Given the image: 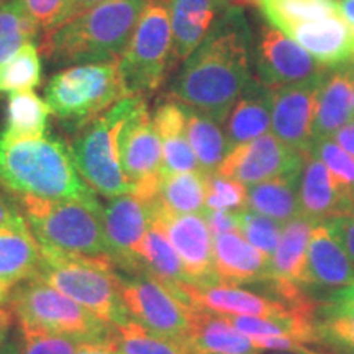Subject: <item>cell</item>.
I'll return each mask as SVG.
<instances>
[{
  "label": "cell",
  "mask_w": 354,
  "mask_h": 354,
  "mask_svg": "<svg viewBox=\"0 0 354 354\" xmlns=\"http://www.w3.org/2000/svg\"><path fill=\"white\" fill-rule=\"evenodd\" d=\"M13 313L10 312L7 304H0V323H12Z\"/></svg>",
  "instance_id": "f907efd6"
},
{
  "label": "cell",
  "mask_w": 354,
  "mask_h": 354,
  "mask_svg": "<svg viewBox=\"0 0 354 354\" xmlns=\"http://www.w3.org/2000/svg\"><path fill=\"white\" fill-rule=\"evenodd\" d=\"M302 162L304 153L286 146L276 135L266 133L250 143L230 149L216 174L238 180L243 185H254L300 172Z\"/></svg>",
  "instance_id": "4fadbf2b"
},
{
  "label": "cell",
  "mask_w": 354,
  "mask_h": 354,
  "mask_svg": "<svg viewBox=\"0 0 354 354\" xmlns=\"http://www.w3.org/2000/svg\"><path fill=\"white\" fill-rule=\"evenodd\" d=\"M41 246L30 230L0 228V295L7 300L12 289L37 277Z\"/></svg>",
  "instance_id": "484cf974"
},
{
  "label": "cell",
  "mask_w": 354,
  "mask_h": 354,
  "mask_svg": "<svg viewBox=\"0 0 354 354\" xmlns=\"http://www.w3.org/2000/svg\"><path fill=\"white\" fill-rule=\"evenodd\" d=\"M346 287H348V289H349V290H351V292H353V294H354V282H353V284H351V286H346Z\"/></svg>",
  "instance_id": "9f6ffc18"
},
{
  "label": "cell",
  "mask_w": 354,
  "mask_h": 354,
  "mask_svg": "<svg viewBox=\"0 0 354 354\" xmlns=\"http://www.w3.org/2000/svg\"><path fill=\"white\" fill-rule=\"evenodd\" d=\"M339 15L348 21L349 26H354V0H342L338 3Z\"/></svg>",
  "instance_id": "681fc988"
},
{
  "label": "cell",
  "mask_w": 354,
  "mask_h": 354,
  "mask_svg": "<svg viewBox=\"0 0 354 354\" xmlns=\"http://www.w3.org/2000/svg\"><path fill=\"white\" fill-rule=\"evenodd\" d=\"M203 218L207 221L212 236H220V234L228 232H240L238 227V214L233 212H216V210H202Z\"/></svg>",
  "instance_id": "ee69618b"
},
{
  "label": "cell",
  "mask_w": 354,
  "mask_h": 354,
  "mask_svg": "<svg viewBox=\"0 0 354 354\" xmlns=\"http://www.w3.org/2000/svg\"><path fill=\"white\" fill-rule=\"evenodd\" d=\"M315 328L322 343L354 354V294L348 287L317 310Z\"/></svg>",
  "instance_id": "4dcf8cb0"
},
{
  "label": "cell",
  "mask_w": 354,
  "mask_h": 354,
  "mask_svg": "<svg viewBox=\"0 0 354 354\" xmlns=\"http://www.w3.org/2000/svg\"><path fill=\"white\" fill-rule=\"evenodd\" d=\"M317 221L299 215L282 227L281 240L271 258V279L277 282L305 284L310 233Z\"/></svg>",
  "instance_id": "83f0119b"
},
{
  "label": "cell",
  "mask_w": 354,
  "mask_h": 354,
  "mask_svg": "<svg viewBox=\"0 0 354 354\" xmlns=\"http://www.w3.org/2000/svg\"><path fill=\"white\" fill-rule=\"evenodd\" d=\"M351 33H353V43H354V26H351Z\"/></svg>",
  "instance_id": "6f0895ef"
},
{
  "label": "cell",
  "mask_w": 354,
  "mask_h": 354,
  "mask_svg": "<svg viewBox=\"0 0 354 354\" xmlns=\"http://www.w3.org/2000/svg\"><path fill=\"white\" fill-rule=\"evenodd\" d=\"M335 143H338L349 156L354 158V117L343 128L333 135Z\"/></svg>",
  "instance_id": "7dc6e473"
},
{
  "label": "cell",
  "mask_w": 354,
  "mask_h": 354,
  "mask_svg": "<svg viewBox=\"0 0 354 354\" xmlns=\"http://www.w3.org/2000/svg\"><path fill=\"white\" fill-rule=\"evenodd\" d=\"M76 354H122L110 336L107 339H99V342H84Z\"/></svg>",
  "instance_id": "bcb514c9"
},
{
  "label": "cell",
  "mask_w": 354,
  "mask_h": 354,
  "mask_svg": "<svg viewBox=\"0 0 354 354\" xmlns=\"http://www.w3.org/2000/svg\"><path fill=\"white\" fill-rule=\"evenodd\" d=\"M30 232L41 250L86 259H110L104 233V207L94 198L17 196ZM112 261V259H110Z\"/></svg>",
  "instance_id": "277c9868"
},
{
  "label": "cell",
  "mask_w": 354,
  "mask_h": 354,
  "mask_svg": "<svg viewBox=\"0 0 354 354\" xmlns=\"http://www.w3.org/2000/svg\"><path fill=\"white\" fill-rule=\"evenodd\" d=\"M258 7L274 28L287 35L294 26L339 13L333 0H258Z\"/></svg>",
  "instance_id": "e575fe53"
},
{
  "label": "cell",
  "mask_w": 354,
  "mask_h": 354,
  "mask_svg": "<svg viewBox=\"0 0 354 354\" xmlns=\"http://www.w3.org/2000/svg\"><path fill=\"white\" fill-rule=\"evenodd\" d=\"M214 269L223 284H251L271 279V259L246 241L240 232L214 238Z\"/></svg>",
  "instance_id": "ffe728a7"
},
{
  "label": "cell",
  "mask_w": 354,
  "mask_h": 354,
  "mask_svg": "<svg viewBox=\"0 0 354 354\" xmlns=\"http://www.w3.org/2000/svg\"><path fill=\"white\" fill-rule=\"evenodd\" d=\"M354 61L335 69H326L318 91L315 117H313V143L333 138L339 128L353 118Z\"/></svg>",
  "instance_id": "44dd1931"
},
{
  "label": "cell",
  "mask_w": 354,
  "mask_h": 354,
  "mask_svg": "<svg viewBox=\"0 0 354 354\" xmlns=\"http://www.w3.org/2000/svg\"><path fill=\"white\" fill-rule=\"evenodd\" d=\"M153 214V202L135 192L110 198L104 209V233L113 266L128 274L141 272L136 250L151 227Z\"/></svg>",
  "instance_id": "7c38bea8"
},
{
  "label": "cell",
  "mask_w": 354,
  "mask_h": 354,
  "mask_svg": "<svg viewBox=\"0 0 354 354\" xmlns=\"http://www.w3.org/2000/svg\"><path fill=\"white\" fill-rule=\"evenodd\" d=\"M333 2H335V0H333Z\"/></svg>",
  "instance_id": "94428289"
},
{
  "label": "cell",
  "mask_w": 354,
  "mask_h": 354,
  "mask_svg": "<svg viewBox=\"0 0 354 354\" xmlns=\"http://www.w3.org/2000/svg\"><path fill=\"white\" fill-rule=\"evenodd\" d=\"M187 110V123H185V135L189 145L196 154L201 171L205 176L216 174L225 156L230 153L227 136L220 130V123H216L209 115L185 105Z\"/></svg>",
  "instance_id": "1f68e13d"
},
{
  "label": "cell",
  "mask_w": 354,
  "mask_h": 354,
  "mask_svg": "<svg viewBox=\"0 0 354 354\" xmlns=\"http://www.w3.org/2000/svg\"><path fill=\"white\" fill-rule=\"evenodd\" d=\"M177 295L194 308L205 310L223 317H261L284 318L294 312L317 313L318 308H292L277 299L263 297L254 292L240 289L238 286L223 284H190L184 282L177 287Z\"/></svg>",
  "instance_id": "9a60e30c"
},
{
  "label": "cell",
  "mask_w": 354,
  "mask_h": 354,
  "mask_svg": "<svg viewBox=\"0 0 354 354\" xmlns=\"http://www.w3.org/2000/svg\"><path fill=\"white\" fill-rule=\"evenodd\" d=\"M0 354H20V349L15 348V346H7V348H3L2 351H0Z\"/></svg>",
  "instance_id": "db71d44e"
},
{
  "label": "cell",
  "mask_w": 354,
  "mask_h": 354,
  "mask_svg": "<svg viewBox=\"0 0 354 354\" xmlns=\"http://www.w3.org/2000/svg\"><path fill=\"white\" fill-rule=\"evenodd\" d=\"M41 81V61L35 43H26L10 59L0 64V94L32 91Z\"/></svg>",
  "instance_id": "74e56055"
},
{
  "label": "cell",
  "mask_w": 354,
  "mask_h": 354,
  "mask_svg": "<svg viewBox=\"0 0 354 354\" xmlns=\"http://www.w3.org/2000/svg\"><path fill=\"white\" fill-rule=\"evenodd\" d=\"M0 184L17 196L63 201L94 198L69 146L53 138L10 140L0 135Z\"/></svg>",
  "instance_id": "3957f363"
},
{
  "label": "cell",
  "mask_w": 354,
  "mask_h": 354,
  "mask_svg": "<svg viewBox=\"0 0 354 354\" xmlns=\"http://www.w3.org/2000/svg\"><path fill=\"white\" fill-rule=\"evenodd\" d=\"M172 56L187 59L201 46L218 10L216 0H169Z\"/></svg>",
  "instance_id": "4316f807"
},
{
  "label": "cell",
  "mask_w": 354,
  "mask_h": 354,
  "mask_svg": "<svg viewBox=\"0 0 354 354\" xmlns=\"http://www.w3.org/2000/svg\"><path fill=\"white\" fill-rule=\"evenodd\" d=\"M254 64L256 79L269 88L305 81L325 71L297 41L271 25L261 26Z\"/></svg>",
  "instance_id": "e0dca14e"
},
{
  "label": "cell",
  "mask_w": 354,
  "mask_h": 354,
  "mask_svg": "<svg viewBox=\"0 0 354 354\" xmlns=\"http://www.w3.org/2000/svg\"><path fill=\"white\" fill-rule=\"evenodd\" d=\"M354 282V268L342 243L325 221L313 227L308 240L305 284L346 287Z\"/></svg>",
  "instance_id": "7402d4cb"
},
{
  "label": "cell",
  "mask_w": 354,
  "mask_h": 354,
  "mask_svg": "<svg viewBox=\"0 0 354 354\" xmlns=\"http://www.w3.org/2000/svg\"><path fill=\"white\" fill-rule=\"evenodd\" d=\"M50 107L32 91L13 92L7 100V122L2 136L10 140L41 138L50 117Z\"/></svg>",
  "instance_id": "836d02e7"
},
{
  "label": "cell",
  "mask_w": 354,
  "mask_h": 354,
  "mask_svg": "<svg viewBox=\"0 0 354 354\" xmlns=\"http://www.w3.org/2000/svg\"><path fill=\"white\" fill-rule=\"evenodd\" d=\"M153 218L161 225L184 266L190 284H215L214 236L203 215L169 214L153 202Z\"/></svg>",
  "instance_id": "5bb4252c"
},
{
  "label": "cell",
  "mask_w": 354,
  "mask_h": 354,
  "mask_svg": "<svg viewBox=\"0 0 354 354\" xmlns=\"http://www.w3.org/2000/svg\"><path fill=\"white\" fill-rule=\"evenodd\" d=\"M21 2L38 28L46 33L61 24L69 0H21Z\"/></svg>",
  "instance_id": "7bdbcfd3"
},
{
  "label": "cell",
  "mask_w": 354,
  "mask_h": 354,
  "mask_svg": "<svg viewBox=\"0 0 354 354\" xmlns=\"http://www.w3.org/2000/svg\"><path fill=\"white\" fill-rule=\"evenodd\" d=\"M100 2H104V0H69L68 7H66V12L63 15V20H61V24H63V21H66V20L73 19V17L77 15V13H81L84 10H87V8L97 6V3H100ZM55 28H56V26H55Z\"/></svg>",
  "instance_id": "c3c4849f"
},
{
  "label": "cell",
  "mask_w": 354,
  "mask_h": 354,
  "mask_svg": "<svg viewBox=\"0 0 354 354\" xmlns=\"http://www.w3.org/2000/svg\"><path fill=\"white\" fill-rule=\"evenodd\" d=\"M322 68L335 69L354 61L351 26L339 13L300 24L287 33Z\"/></svg>",
  "instance_id": "d6986e66"
},
{
  "label": "cell",
  "mask_w": 354,
  "mask_h": 354,
  "mask_svg": "<svg viewBox=\"0 0 354 354\" xmlns=\"http://www.w3.org/2000/svg\"><path fill=\"white\" fill-rule=\"evenodd\" d=\"M207 210L216 212H245L248 210V189L230 177L212 174L207 176Z\"/></svg>",
  "instance_id": "ab89813d"
},
{
  "label": "cell",
  "mask_w": 354,
  "mask_h": 354,
  "mask_svg": "<svg viewBox=\"0 0 354 354\" xmlns=\"http://www.w3.org/2000/svg\"><path fill=\"white\" fill-rule=\"evenodd\" d=\"M12 323H0V351H2V346L6 344L8 330H10Z\"/></svg>",
  "instance_id": "f5cc1de1"
},
{
  "label": "cell",
  "mask_w": 354,
  "mask_h": 354,
  "mask_svg": "<svg viewBox=\"0 0 354 354\" xmlns=\"http://www.w3.org/2000/svg\"><path fill=\"white\" fill-rule=\"evenodd\" d=\"M271 113L272 88L251 77L225 120L230 148L250 143L266 135L271 127Z\"/></svg>",
  "instance_id": "603a6c76"
},
{
  "label": "cell",
  "mask_w": 354,
  "mask_h": 354,
  "mask_svg": "<svg viewBox=\"0 0 354 354\" xmlns=\"http://www.w3.org/2000/svg\"><path fill=\"white\" fill-rule=\"evenodd\" d=\"M37 277L109 325L128 320L120 297V276L110 259H86L41 250Z\"/></svg>",
  "instance_id": "5b68a950"
},
{
  "label": "cell",
  "mask_w": 354,
  "mask_h": 354,
  "mask_svg": "<svg viewBox=\"0 0 354 354\" xmlns=\"http://www.w3.org/2000/svg\"><path fill=\"white\" fill-rule=\"evenodd\" d=\"M207 176L202 171L165 176L156 203L169 214L187 215L202 212L205 205Z\"/></svg>",
  "instance_id": "d6a6232c"
},
{
  "label": "cell",
  "mask_w": 354,
  "mask_h": 354,
  "mask_svg": "<svg viewBox=\"0 0 354 354\" xmlns=\"http://www.w3.org/2000/svg\"><path fill=\"white\" fill-rule=\"evenodd\" d=\"M274 354H276V353H274ZM279 354H289V353H286V351H281V353H279Z\"/></svg>",
  "instance_id": "91938a15"
},
{
  "label": "cell",
  "mask_w": 354,
  "mask_h": 354,
  "mask_svg": "<svg viewBox=\"0 0 354 354\" xmlns=\"http://www.w3.org/2000/svg\"><path fill=\"white\" fill-rule=\"evenodd\" d=\"M20 354H76L84 339L20 326Z\"/></svg>",
  "instance_id": "b9f144b4"
},
{
  "label": "cell",
  "mask_w": 354,
  "mask_h": 354,
  "mask_svg": "<svg viewBox=\"0 0 354 354\" xmlns=\"http://www.w3.org/2000/svg\"><path fill=\"white\" fill-rule=\"evenodd\" d=\"M118 151L123 171L135 185L136 196L148 202L156 201L162 180V143L145 99L138 102L123 123L118 135Z\"/></svg>",
  "instance_id": "8fae6325"
},
{
  "label": "cell",
  "mask_w": 354,
  "mask_h": 354,
  "mask_svg": "<svg viewBox=\"0 0 354 354\" xmlns=\"http://www.w3.org/2000/svg\"><path fill=\"white\" fill-rule=\"evenodd\" d=\"M238 227H240V233L250 245H253L269 259L272 258L279 240H281L282 223L269 218V216L245 210L238 214Z\"/></svg>",
  "instance_id": "f35d334b"
},
{
  "label": "cell",
  "mask_w": 354,
  "mask_h": 354,
  "mask_svg": "<svg viewBox=\"0 0 354 354\" xmlns=\"http://www.w3.org/2000/svg\"><path fill=\"white\" fill-rule=\"evenodd\" d=\"M145 97L128 95L95 120L84 125V130L69 146L74 165L86 184L94 192L109 198L135 192L120 162L118 135L128 115Z\"/></svg>",
  "instance_id": "8992f818"
},
{
  "label": "cell",
  "mask_w": 354,
  "mask_h": 354,
  "mask_svg": "<svg viewBox=\"0 0 354 354\" xmlns=\"http://www.w3.org/2000/svg\"><path fill=\"white\" fill-rule=\"evenodd\" d=\"M128 276L131 277H120V297L128 320L184 343L196 308L148 272Z\"/></svg>",
  "instance_id": "30bf717a"
},
{
  "label": "cell",
  "mask_w": 354,
  "mask_h": 354,
  "mask_svg": "<svg viewBox=\"0 0 354 354\" xmlns=\"http://www.w3.org/2000/svg\"><path fill=\"white\" fill-rule=\"evenodd\" d=\"M299 179L300 172H292V174L250 185L248 209L286 225L289 220L302 215L299 203Z\"/></svg>",
  "instance_id": "f546056e"
},
{
  "label": "cell",
  "mask_w": 354,
  "mask_h": 354,
  "mask_svg": "<svg viewBox=\"0 0 354 354\" xmlns=\"http://www.w3.org/2000/svg\"><path fill=\"white\" fill-rule=\"evenodd\" d=\"M149 0H104L44 33L41 53L55 66L118 61Z\"/></svg>",
  "instance_id": "7a4b0ae2"
},
{
  "label": "cell",
  "mask_w": 354,
  "mask_h": 354,
  "mask_svg": "<svg viewBox=\"0 0 354 354\" xmlns=\"http://www.w3.org/2000/svg\"><path fill=\"white\" fill-rule=\"evenodd\" d=\"M153 123L162 143V177L179 172L201 171L185 135V105L177 100L162 102L154 112Z\"/></svg>",
  "instance_id": "cb8c5ba5"
},
{
  "label": "cell",
  "mask_w": 354,
  "mask_h": 354,
  "mask_svg": "<svg viewBox=\"0 0 354 354\" xmlns=\"http://www.w3.org/2000/svg\"><path fill=\"white\" fill-rule=\"evenodd\" d=\"M171 53L169 12L165 3L151 2L118 59V73L127 94L143 97L156 91L165 79Z\"/></svg>",
  "instance_id": "9c48e42d"
},
{
  "label": "cell",
  "mask_w": 354,
  "mask_h": 354,
  "mask_svg": "<svg viewBox=\"0 0 354 354\" xmlns=\"http://www.w3.org/2000/svg\"><path fill=\"white\" fill-rule=\"evenodd\" d=\"M125 97L118 61L71 66L56 73L44 88L51 112L76 125H87Z\"/></svg>",
  "instance_id": "52a82bcc"
},
{
  "label": "cell",
  "mask_w": 354,
  "mask_h": 354,
  "mask_svg": "<svg viewBox=\"0 0 354 354\" xmlns=\"http://www.w3.org/2000/svg\"><path fill=\"white\" fill-rule=\"evenodd\" d=\"M0 304H6V300L2 299V295H0Z\"/></svg>",
  "instance_id": "680465c9"
},
{
  "label": "cell",
  "mask_w": 354,
  "mask_h": 354,
  "mask_svg": "<svg viewBox=\"0 0 354 354\" xmlns=\"http://www.w3.org/2000/svg\"><path fill=\"white\" fill-rule=\"evenodd\" d=\"M110 339L122 354H190L185 343L153 333L133 320L113 325Z\"/></svg>",
  "instance_id": "d590c367"
},
{
  "label": "cell",
  "mask_w": 354,
  "mask_h": 354,
  "mask_svg": "<svg viewBox=\"0 0 354 354\" xmlns=\"http://www.w3.org/2000/svg\"><path fill=\"white\" fill-rule=\"evenodd\" d=\"M325 71L305 81L272 88L271 125L274 135L299 153L310 151L313 145V117Z\"/></svg>",
  "instance_id": "2e32d148"
},
{
  "label": "cell",
  "mask_w": 354,
  "mask_h": 354,
  "mask_svg": "<svg viewBox=\"0 0 354 354\" xmlns=\"http://www.w3.org/2000/svg\"><path fill=\"white\" fill-rule=\"evenodd\" d=\"M300 214L317 221L349 216L354 212V198L344 192L342 185L315 154L304 153L302 171L299 179Z\"/></svg>",
  "instance_id": "ac0fdd59"
},
{
  "label": "cell",
  "mask_w": 354,
  "mask_h": 354,
  "mask_svg": "<svg viewBox=\"0 0 354 354\" xmlns=\"http://www.w3.org/2000/svg\"><path fill=\"white\" fill-rule=\"evenodd\" d=\"M218 3H232V6L246 7V6H258V0H216Z\"/></svg>",
  "instance_id": "816d5d0a"
},
{
  "label": "cell",
  "mask_w": 354,
  "mask_h": 354,
  "mask_svg": "<svg viewBox=\"0 0 354 354\" xmlns=\"http://www.w3.org/2000/svg\"><path fill=\"white\" fill-rule=\"evenodd\" d=\"M0 228L8 230H30L25 216L10 202L6 194L0 192Z\"/></svg>",
  "instance_id": "f6af8a7d"
},
{
  "label": "cell",
  "mask_w": 354,
  "mask_h": 354,
  "mask_svg": "<svg viewBox=\"0 0 354 354\" xmlns=\"http://www.w3.org/2000/svg\"><path fill=\"white\" fill-rule=\"evenodd\" d=\"M185 346L190 354H258L248 336L241 335L227 317L194 310Z\"/></svg>",
  "instance_id": "d4e9b609"
},
{
  "label": "cell",
  "mask_w": 354,
  "mask_h": 354,
  "mask_svg": "<svg viewBox=\"0 0 354 354\" xmlns=\"http://www.w3.org/2000/svg\"><path fill=\"white\" fill-rule=\"evenodd\" d=\"M351 105H353V117H354V88H353V100H351Z\"/></svg>",
  "instance_id": "11a10c76"
},
{
  "label": "cell",
  "mask_w": 354,
  "mask_h": 354,
  "mask_svg": "<svg viewBox=\"0 0 354 354\" xmlns=\"http://www.w3.org/2000/svg\"><path fill=\"white\" fill-rule=\"evenodd\" d=\"M136 258L141 264V271L158 279L159 282L169 287L176 294L177 287L184 282H189L180 258L172 248L166 232L154 218L151 227L141 240L138 250H136Z\"/></svg>",
  "instance_id": "f1b7e54d"
},
{
  "label": "cell",
  "mask_w": 354,
  "mask_h": 354,
  "mask_svg": "<svg viewBox=\"0 0 354 354\" xmlns=\"http://www.w3.org/2000/svg\"><path fill=\"white\" fill-rule=\"evenodd\" d=\"M310 153L315 154L328 167L335 180L342 185L344 192L354 198V158L344 151L333 138L318 140L312 145Z\"/></svg>",
  "instance_id": "60d3db41"
},
{
  "label": "cell",
  "mask_w": 354,
  "mask_h": 354,
  "mask_svg": "<svg viewBox=\"0 0 354 354\" xmlns=\"http://www.w3.org/2000/svg\"><path fill=\"white\" fill-rule=\"evenodd\" d=\"M6 304L19 326L73 336L84 342L107 339L113 326L38 277L12 289Z\"/></svg>",
  "instance_id": "ba28073f"
},
{
  "label": "cell",
  "mask_w": 354,
  "mask_h": 354,
  "mask_svg": "<svg viewBox=\"0 0 354 354\" xmlns=\"http://www.w3.org/2000/svg\"><path fill=\"white\" fill-rule=\"evenodd\" d=\"M38 30L21 0H8L0 6V64L17 55L26 43H33Z\"/></svg>",
  "instance_id": "8d00e7d4"
},
{
  "label": "cell",
  "mask_w": 354,
  "mask_h": 354,
  "mask_svg": "<svg viewBox=\"0 0 354 354\" xmlns=\"http://www.w3.org/2000/svg\"><path fill=\"white\" fill-rule=\"evenodd\" d=\"M220 19L192 53L172 86L180 104L223 125L243 88L251 81V30L241 8L220 3Z\"/></svg>",
  "instance_id": "6da1fadb"
}]
</instances>
